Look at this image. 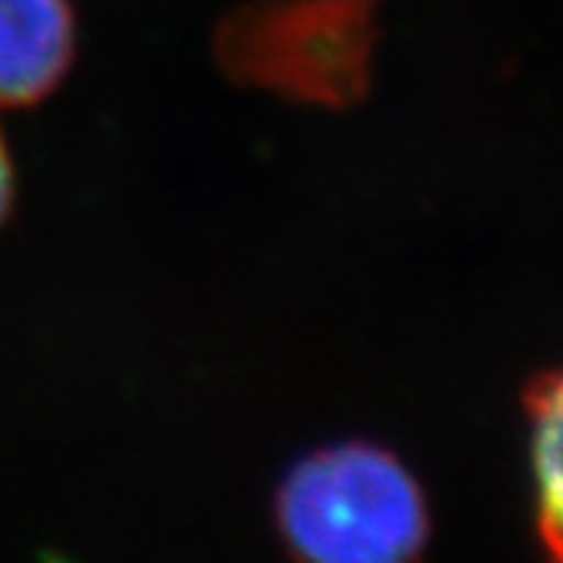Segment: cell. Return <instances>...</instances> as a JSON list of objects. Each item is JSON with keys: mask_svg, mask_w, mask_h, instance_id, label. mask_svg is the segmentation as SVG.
<instances>
[{"mask_svg": "<svg viewBox=\"0 0 563 563\" xmlns=\"http://www.w3.org/2000/svg\"><path fill=\"white\" fill-rule=\"evenodd\" d=\"M273 510L285 551L310 563H407L432 539L422 485L373 442L307 454L282 479Z\"/></svg>", "mask_w": 563, "mask_h": 563, "instance_id": "6da1fadb", "label": "cell"}, {"mask_svg": "<svg viewBox=\"0 0 563 563\" xmlns=\"http://www.w3.org/2000/svg\"><path fill=\"white\" fill-rule=\"evenodd\" d=\"M376 41L373 0H251L220 20L213 57L242 88L344 110L373 85Z\"/></svg>", "mask_w": 563, "mask_h": 563, "instance_id": "7a4b0ae2", "label": "cell"}, {"mask_svg": "<svg viewBox=\"0 0 563 563\" xmlns=\"http://www.w3.org/2000/svg\"><path fill=\"white\" fill-rule=\"evenodd\" d=\"M13 198H16V173H13V161H10L7 141L0 135V225L7 222L10 210H13Z\"/></svg>", "mask_w": 563, "mask_h": 563, "instance_id": "5b68a950", "label": "cell"}, {"mask_svg": "<svg viewBox=\"0 0 563 563\" xmlns=\"http://www.w3.org/2000/svg\"><path fill=\"white\" fill-rule=\"evenodd\" d=\"M561 373L548 369L526 385L523 407L529 417V470L536 492V532L551 561H561L563 473H561Z\"/></svg>", "mask_w": 563, "mask_h": 563, "instance_id": "277c9868", "label": "cell"}, {"mask_svg": "<svg viewBox=\"0 0 563 563\" xmlns=\"http://www.w3.org/2000/svg\"><path fill=\"white\" fill-rule=\"evenodd\" d=\"M73 60V0H0V110L54 95Z\"/></svg>", "mask_w": 563, "mask_h": 563, "instance_id": "3957f363", "label": "cell"}]
</instances>
